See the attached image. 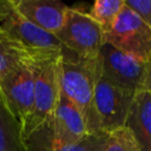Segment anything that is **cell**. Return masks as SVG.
<instances>
[{"instance_id": "obj_1", "label": "cell", "mask_w": 151, "mask_h": 151, "mask_svg": "<svg viewBox=\"0 0 151 151\" xmlns=\"http://www.w3.org/2000/svg\"><path fill=\"white\" fill-rule=\"evenodd\" d=\"M60 53L61 52H53L32 55V68L34 76L33 103L20 130L21 142L48 120L55 109L60 96Z\"/></svg>"}, {"instance_id": "obj_2", "label": "cell", "mask_w": 151, "mask_h": 151, "mask_svg": "<svg viewBox=\"0 0 151 151\" xmlns=\"http://www.w3.org/2000/svg\"><path fill=\"white\" fill-rule=\"evenodd\" d=\"M134 93L100 77L85 117L86 132L110 134L124 127Z\"/></svg>"}, {"instance_id": "obj_3", "label": "cell", "mask_w": 151, "mask_h": 151, "mask_svg": "<svg viewBox=\"0 0 151 151\" xmlns=\"http://www.w3.org/2000/svg\"><path fill=\"white\" fill-rule=\"evenodd\" d=\"M101 77L99 60L97 58H80L61 48L59 58V83L60 91L73 101L86 117L94 88Z\"/></svg>"}, {"instance_id": "obj_4", "label": "cell", "mask_w": 151, "mask_h": 151, "mask_svg": "<svg viewBox=\"0 0 151 151\" xmlns=\"http://www.w3.org/2000/svg\"><path fill=\"white\" fill-rule=\"evenodd\" d=\"M104 42L147 61L151 55V28L136 11L124 4L110 29L104 33Z\"/></svg>"}, {"instance_id": "obj_5", "label": "cell", "mask_w": 151, "mask_h": 151, "mask_svg": "<svg viewBox=\"0 0 151 151\" xmlns=\"http://www.w3.org/2000/svg\"><path fill=\"white\" fill-rule=\"evenodd\" d=\"M63 47L80 58H97L104 44L103 28L88 15L74 7H68L61 28L54 34Z\"/></svg>"}, {"instance_id": "obj_6", "label": "cell", "mask_w": 151, "mask_h": 151, "mask_svg": "<svg viewBox=\"0 0 151 151\" xmlns=\"http://www.w3.org/2000/svg\"><path fill=\"white\" fill-rule=\"evenodd\" d=\"M33 86L32 55L9 71L0 81V103L20 130L32 107Z\"/></svg>"}, {"instance_id": "obj_7", "label": "cell", "mask_w": 151, "mask_h": 151, "mask_svg": "<svg viewBox=\"0 0 151 151\" xmlns=\"http://www.w3.org/2000/svg\"><path fill=\"white\" fill-rule=\"evenodd\" d=\"M98 60L101 77L106 80L132 91L143 87L146 61L133 58L106 42L99 50Z\"/></svg>"}, {"instance_id": "obj_8", "label": "cell", "mask_w": 151, "mask_h": 151, "mask_svg": "<svg viewBox=\"0 0 151 151\" xmlns=\"http://www.w3.org/2000/svg\"><path fill=\"white\" fill-rule=\"evenodd\" d=\"M54 143L67 144L84 137L86 122L80 109L60 91V96L52 116L48 119Z\"/></svg>"}, {"instance_id": "obj_9", "label": "cell", "mask_w": 151, "mask_h": 151, "mask_svg": "<svg viewBox=\"0 0 151 151\" xmlns=\"http://www.w3.org/2000/svg\"><path fill=\"white\" fill-rule=\"evenodd\" d=\"M17 12L34 26L55 34L63 26L68 8L55 0H12Z\"/></svg>"}, {"instance_id": "obj_10", "label": "cell", "mask_w": 151, "mask_h": 151, "mask_svg": "<svg viewBox=\"0 0 151 151\" xmlns=\"http://www.w3.org/2000/svg\"><path fill=\"white\" fill-rule=\"evenodd\" d=\"M125 127L133 134L140 151H151V92L136 91L125 120Z\"/></svg>"}, {"instance_id": "obj_11", "label": "cell", "mask_w": 151, "mask_h": 151, "mask_svg": "<svg viewBox=\"0 0 151 151\" xmlns=\"http://www.w3.org/2000/svg\"><path fill=\"white\" fill-rule=\"evenodd\" d=\"M0 151H25L20 127L0 103Z\"/></svg>"}, {"instance_id": "obj_12", "label": "cell", "mask_w": 151, "mask_h": 151, "mask_svg": "<svg viewBox=\"0 0 151 151\" xmlns=\"http://www.w3.org/2000/svg\"><path fill=\"white\" fill-rule=\"evenodd\" d=\"M124 4V0H96L87 13L105 33L112 26Z\"/></svg>"}, {"instance_id": "obj_13", "label": "cell", "mask_w": 151, "mask_h": 151, "mask_svg": "<svg viewBox=\"0 0 151 151\" xmlns=\"http://www.w3.org/2000/svg\"><path fill=\"white\" fill-rule=\"evenodd\" d=\"M109 136L107 133H86L80 139L67 144H57L53 139L47 151H104Z\"/></svg>"}, {"instance_id": "obj_14", "label": "cell", "mask_w": 151, "mask_h": 151, "mask_svg": "<svg viewBox=\"0 0 151 151\" xmlns=\"http://www.w3.org/2000/svg\"><path fill=\"white\" fill-rule=\"evenodd\" d=\"M104 151H140L133 134L125 126L110 133Z\"/></svg>"}, {"instance_id": "obj_15", "label": "cell", "mask_w": 151, "mask_h": 151, "mask_svg": "<svg viewBox=\"0 0 151 151\" xmlns=\"http://www.w3.org/2000/svg\"><path fill=\"white\" fill-rule=\"evenodd\" d=\"M127 6L136 11L151 28V0H124Z\"/></svg>"}, {"instance_id": "obj_16", "label": "cell", "mask_w": 151, "mask_h": 151, "mask_svg": "<svg viewBox=\"0 0 151 151\" xmlns=\"http://www.w3.org/2000/svg\"><path fill=\"white\" fill-rule=\"evenodd\" d=\"M147 91L151 92V55L146 61V67H145V76H144V81H143V87Z\"/></svg>"}]
</instances>
